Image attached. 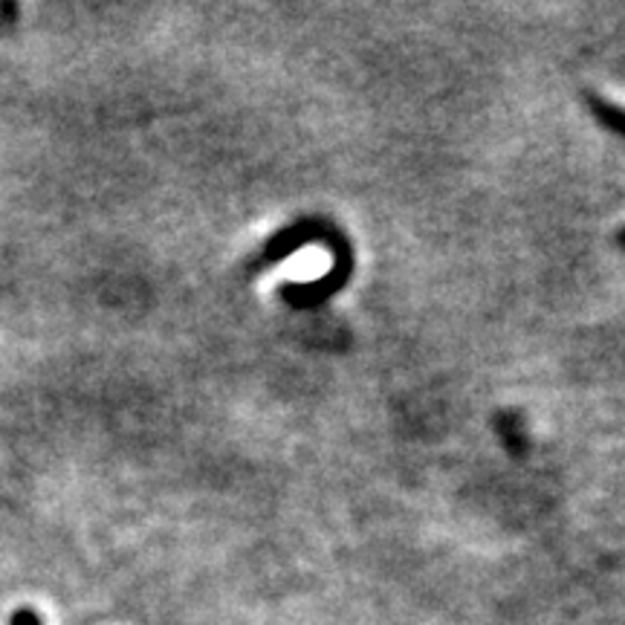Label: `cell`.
Listing matches in <instances>:
<instances>
[{
    "mask_svg": "<svg viewBox=\"0 0 625 625\" xmlns=\"http://www.w3.org/2000/svg\"><path fill=\"white\" fill-rule=\"evenodd\" d=\"M590 108H594V116H597L599 123L605 125L608 130L625 137V110L612 105V101L599 99V96H590Z\"/></svg>",
    "mask_w": 625,
    "mask_h": 625,
    "instance_id": "cell-2",
    "label": "cell"
},
{
    "mask_svg": "<svg viewBox=\"0 0 625 625\" xmlns=\"http://www.w3.org/2000/svg\"><path fill=\"white\" fill-rule=\"evenodd\" d=\"M617 241H619V246H625V230H623V232H619V237H617Z\"/></svg>",
    "mask_w": 625,
    "mask_h": 625,
    "instance_id": "cell-4",
    "label": "cell"
},
{
    "mask_svg": "<svg viewBox=\"0 0 625 625\" xmlns=\"http://www.w3.org/2000/svg\"><path fill=\"white\" fill-rule=\"evenodd\" d=\"M307 244H322L324 250L333 255V270L324 279L310 281V284H284L281 287V299L290 307L310 310L319 304L331 302L339 290L348 287V281L353 275V246L348 235L339 230L336 223L328 217H302L287 230L275 232L264 246V258L261 264H279V261L290 258L295 250H302Z\"/></svg>",
    "mask_w": 625,
    "mask_h": 625,
    "instance_id": "cell-1",
    "label": "cell"
},
{
    "mask_svg": "<svg viewBox=\"0 0 625 625\" xmlns=\"http://www.w3.org/2000/svg\"><path fill=\"white\" fill-rule=\"evenodd\" d=\"M12 625H41V619H38L32 612H18L12 617Z\"/></svg>",
    "mask_w": 625,
    "mask_h": 625,
    "instance_id": "cell-3",
    "label": "cell"
}]
</instances>
